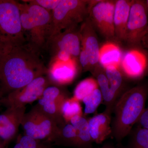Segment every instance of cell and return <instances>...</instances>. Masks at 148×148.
Segmentation results:
<instances>
[{
    "label": "cell",
    "mask_w": 148,
    "mask_h": 148,
    "mask_svg": "<svg viewBox=\"0 0 148 148\" xmlns=\"http://www.w3.org/2000/svg\"><path fill=\"white\" fill-rule=\"evenodd\" d=\"M60 111L63 119L66 123H70L75 117L84 115L80 102L73 97L66 98L62 103Z\"/></svg>",
    "instance_id": "7402d4cb"
},
{
    "label": "cell",
    "mask_w": 148,
    "mask_h": 148,
    "mask_svg": "<svg viewBox=\"0 0 148 148\" xmlns=\"http://www.w3.org/2000/svg\"><path fill=\"white\" fill-rule=\"evenodd\" d=\"M148 89L139 85L123 92L114 107L112 134L118 142L128 136L145 108Z\"/></svg>",
    "instance_id": "7a4b0ae2"
},
{
    "label": "cell",
    "mask_w": 148,
    "mask_h": 148,
    "mask_svg": "<svg viewBox=\"0 0 148 148\" xmlns=\"http://www.w3.org/2000/svg\"><path fill=\"white\" fill-rule=\"evenodd\" d=\"M76 130L77 143V148L92 147V142L90 137L88 119L84 115L76 116L72 119L70 122Z\"/></svg>",
    "instance_id": "ac0fdd59"
},
{
    "label": "cell",
    "mask_w": 148,
    "mask_h": 148,
    "mask_svg": "<svg viewBox=\"0 0 148 148\" xmlns=\"http://www.w3.org/2000/svg\"><path fill=\"white\" fill-rule=\"evenodd\" d=\"M26 110V107L7 108L0 114V139L5 145L17 135Z\"/></svg>",
    "instance_id": "8fae6325"
},
{
    "label": "cell",
    "mask_w": 148,
    "mask_h": 148,
    "mask_svg": "<svg viewBox=\"0 0 148 148\" xmlns=\"http://www.w3.org/2000/svg\"><path fill=\"white\" fill-rule=\"evenodd\" d=\"M0 42L7 46L26 44L17 1L0 0Z\"/></svg>",
    "instance_id": "5b68a950"
},
{
    "label": "cell",
    "mask_w": 148,
    "mask_h": 148,
    "mask_svg": "<svg viewBox=\"0 0 148 148\" xmlns=\"http://www.w3.org/2000/svg\"><path fill=\"white\" fill-rule=\"evenodd\" d=\"M46 49L52 57L61 51L69 53L74 58L79 56L81 50L79 29L77 27L68 29L51 37L47 43Z\"/></svg>",
    "instance_id": "30bf717a"
},
{
    "label": "cell",
    "mask_w": 148,
    "mask_h": 148,
    "mask_svg": "<svg viewBox=\"0 0 148 148\" xmlns=\"http://www.w3.org/2000/svg\"><path fill=\"white\" fill-rule=\"evenodd\" d=\"M115 3L108 1H90L89 18L92 25L107 38L115 37Z\"/></svg>",
    "instance_id": "9c48e42d"
},
{
    "label": "cell",
    "mask_w": 148,
    "mask_h": 148,
    "mask_svg": "<svg viewBox=\"0 0 148 148\" xmlns=\"http://www.w3.org/2000/svg\"><path fill=\"white\" fill-rule=\"evenodd\" d=\"M80 63L82 67L84 70H88L90 66L89 56L84 49L81 47L79 55Z\"/></svg>",
    "instance_id": "f546056e"
},
{
    "label": "cell",
    "mask_w": 148,
    "mask_h": 148,
    "mask_svg": "<svg viewBox=\"0 0 148 148\" xmlns=\"http://www.w3.org/2000/svg\"><path fill=\"white\" fill-rule=\"evenodd\" d=\"M93 74L96 77L98 87L102 93L106 110L113 113L114 107L118 98L111 89L105 71H102L101 69H97L93 71Z\"/></svg>",
    "instance_id": "e0dca14e"
},
{
    "label": "cell",
    "mask_w": 148,
    "mask_h": 148,
    "mask_svg": "<svg viewBox=\"0 0 148 148\" xmlns=\"http://www.w3.org/2000/svg\"><path fill=\"white\" fill-rule=\"evenodd\" d=\"M75 58L68 62L51 59L47 75L52 85L60 86L73 81L77 74Z\"/></svg>",
    "instance_id": "7c38bea8"
},
{
    "label": "cell",
    "mask_w": 148,
    "mask_h": 148,
    "mask_svg": "<svg viewBox=\"0 0 148 148\" xmlns=\"http://www.w3.org/2000/svg\"><path fill=\"white\" fill-rule=\"evenodd\" d=\"M6 145L3 142L2 140L0 139V148H5Z\"/></svg>",
    "instance_id": "836d02e7"
},
{
    "label": "cell",
    "mask_w": 148,
    "mask_h": 148,
    "mask_svg": "<svg viewBox=\"0 0 148 148\" xmlns=\"http://www.w3.org/2000/svg\"><path fill=\"white\" fill-rule=\"evenodd\" d=\"M36 105L44 113L53 119L58 126L66 122L61 115L60 104L40 98Z\"/></svg>",
    "instance_id": "44dd1931"
},
{
    "label": "cell",
    "mask_w": 148,
    "mask_h": 148,
    "mask_svg": "<svg viewBox=\"0 0 148 148\" xmlns=\"http://www.w3.org/2000/svg\"><path fill=\"white\" fill-rule=\"evenodd\" d=\"M52 85L47 75L37 78L20 89L14 90L0 99V103L7 108L26 107L38 100L47 88Z\"/></svg>",
    "instance_id": "52a82bcc"
},
{
    "label": "cell",
    "mask_w": 148,
    "mask_h": 148,
    "mask_svg": "<svg viewBox=\"0 0 148 148\" xmlns=\"http://www.w3.org/2000/svg\"><path fill=\"white\" fill-rule=\"evenodd\" d=\"M98 88V82L92 78H88L81 81L76 86L73 97L79 102L90 95Z\"/></svg>",
    "instance_id": "d4e9b609"
},
{
    "label": "cell",
    "mask_w": 148,
    "mask_h": 148,
    "mask_svg": "<svg viewBox=\"0 0 148 148\" xmlns=\"http://www.w3.org/2000/svg\"><path fill=\"white\" fill-rule=\"evenodd\" d=\"M53 143L59 145L77 147L76 130L71 123L65 122L59 126L58 133Z\"/></svg>",
    "instance_id": "ffe728a7"
},
{
    "label": "cell",
    "mask_w": 148,
    "mask_h": 148,
    "mask_svg": "<svg viewBox=\"0 0 148 148\" xmlns=\"http://www.w3.org/2000/svg\"><path fill=\"white\" fill-rule=\"evenodd\" d=\"M136 124L138 126L148 130V106L146 107Z\"/></svg>",
    "instance_id": "4dcf8cb0"
},
{
    "label": "cell",
    "mask_w": 148,
    "mask_h": 148,
    "mask_svg": "<svg viewBox=\"0 0 148 148\" xmlns=\"http://www.w3.org/2000/svg\"><path fill=\"white\" fill-rule=\"evenodd\" d=\"M61 0H25V2L36 5L42 8L52 12L59 4Z\"/></svg>",
    "instance_id": "f1b7e54d"
},
{
    "label": "cell",
    "mask_w": 148,
    "mask_h": 148,
    "mask_svg": "<svg viewBox=\"0 0 148 148\" xmlns=\"http://www.w3.org/2000/svg\"><path fill=\"white\" fill-rule=\"evenodd\" d=\"M47 70L39 54L25 45L7 46L0 59L1 98L47 75Z\"/></svg>",
    "instance_id": "6da1fadb"
},
{
    "label": "cell",
    "mask_w": 148,
    "mask_h": 148,
    "mask_svg": "<svg viewBox=\"0 0 148 148\" xmlns=\"http://www.w3.org/2000/svg\"><path fill=\"white\" fill-rule=\"evenodd\" d=\"M0 99H1V97H0Z\"/></svg>",
    "instance_id": "8d00e7d4"
},
{
    "label": "cell",
    "mask_w": 148,
    "mask_h": 148,
    "mask_svg": "<svg viewBox=\"0 0 148 148\" xmlns=\"http://www.w3.org/2000/svg\"><path fill=\"white\" fill-rule=\"evenodd\" d=\"M21 126L24 135L35 140L53 143L58 133L59 126L44 113L36 105L24 114Z\"/></svg>",
    "instance_id": "8992f818"
},
{
    "label": "cell",
    "mask_w": 148,
    "mask_h": 148,
    "mask_svg": "<svg viewBox=\"0 0 148 148\" xmlns=\"http://www.w3.org/2000/svg\"><path fill=\"white\" fill-rule=\"evenodd\" d=\"M90 148H115L114 147H112V146H109V145H105L103 146V147H98V148H93L91 147Z\"/></svg>",
    "instance_id": "e575fe53"
},
{
    "label": "cell",
    "mask_w": 148,
    "mask_h": 148,
    "mask_svg": "<svg viewBox=\"0 0 148 148\" xmlns=\"http://www.w3.org/2000/svg\"><path fill=\"white\" fill-rule=\"evenodd\" d=\"M13 148H50L42 141L24 135L19 138Z\"/></svg>",
    "instance_id": "83f0119b"
},
{
    "label": "cell",
    "mask_w": 148,
    "mask_h": 148,
    "mask_svg": "<svg viewBox=\"0 0 148 148\" xmlns=\"http://www.w3.org/2000/svg\"><path fill=\"white\" fill-rule=\"evenodd\" d=\"M103 101V96L99 88L94 90L87 97L83 100L84 104L85 115L93 113L97 110Z\"/></svg>",
    "instance_id": "484cf974"
},
{
    "label": "cell",
    "mask_w": 148,
    "mask_h": 148,
    "mask_svg": "<svg viewBox=\"0 0 148 148\" xmlns=\"http://www.w3.org/2000/svg\"><path fill=\"white\" fill-rule=\"evenodd\" d=\"M69 97L68 94L59 86L51 85L46 88L41 98L54 101L61 105L62 103Z\"/></svg>",
    "instance_id": "4316f807"
},
{
    "label": "cell",
    "mask_w": 148,
    "mask_h": 148,
    "mask_svg": "<svg viewBox=\"0 0 148 148\" xmlns=\"http://www.w3.org/2000/svg\"><path fill=\"white\" fill-rule=\"evenodd\" d=\"M148 27V9L147 2L132 1L125 40L132 45L140 43Z\"/></svg>",
    "instance_id": "ba28073f"
},
{
    "label": "cell",
    "mask_w": 148,
    "mask_h": 148,
    "mask_svg": "<svg viewBox=\"0 0 148 148\" xmlns=\"http://www.w3.org/2000/svg\"><path fill=\"white\" fill-rule=\"evenodd\" d=\"M132 1L118 0L115 3L114 26L115 36L125 40L127 21Z\"/></svg>",
    "instance_id": "2e32d148"
},
{
    "label": "cell",
    "mask_w": 148,
    "mask_h": 148,
    "mask_svg": "<svg viewBox=\"0 0 148 148\" xmlns=\"http://www.w3.org/2000/svg\"><path fill=\"white\" fill-rule=\"evenodd\" d=\"M90 3L85 0H61L52 12L50 38L65 30L77 27L87 18Z\"/></svg>",
    "instance_id": "277c9868"
},
{
    "label": "cell",
    "mask_w": 148,
    "mask_h": 148,
    "mask_svg": "<svg viewBox=\"0 0 148 148\" xmlns=\"http://www.w3.org/2000/svg\"><path fill=\"white\" fill-rule=\"evenodd\" d=\"M111 111L105 109L101 113L88 119L90 137L93 143H103L112 134V114Z\"/></svg>",
    "instance_id": "4fadbf2b"
},
{
    "label": "cell",
    "mask_w": 148,
    "mask_h": 148,
    "mask_svg": "<svg viewBox=\"0 0 148 148\" xmlns=\"http://www.w3.org/2000/svg\"><path fill=\"white\" fill-rule=\"evenodd\" d=\"M79 31L81 47L89 56L90 66H95L99 62L100 49L93 25L89 18L87 17L82 22Z\"/></svg>",
    "instance_id": "5bb4252c"
},
{
    "label": "cell",
    "mask_w": 148,
    "mask_h": 148,
    "mask_svg": "<svg viewBox=\"0 0 148 148\" xmlns=\"http://www.w3.org/2000/svg\"><path fill=\"white\" fill-rule=\"evenodd\" d=\"M122 58L120 49L113 43H107L100 49L99 62L104 69L110 66L119 67Z\"/></svg>",
    "instance_id": "d6986e66"
},
{
    "label": "cell",
    "mask_w": 148,
    "mask_h": 148,
    "mask_svg": "<svg viewBox=\"0 0 148 148\" xmlns=\"http://www.w3.org/2000/svg\"><path fill=\"white\" fill-rule=\"evenodd\" d=\"M18 2L21 27L27 47L36 53L45 49L51 34L52 12L22 1Z\"/></svg>",
    "instance_id": "3957f363"
},
{
    "label": "cell",
    "mask_w": 148,
    "mask_h": 148,
    "mask_svg": "<svg viewBox=\"0 0 148 148\" xmlns=\"http://www.w3.org/2000/svg\"><path fill=\"white\" fill-rule=\"evenodd\" d=\"M142 42L143 43L144 45L148 47V27L146 30L145 34L143 37Z\"/></svg>",
    "instance_id": "1f68e13d"
},
{
    "label": "cell",
    "mask_w": 148,
    "mask_h": 148,
    "mask_svg": "<svg viewBox=\"0 0 148 148\" xmlns=\"http://www.w3.org/2000/svg\"><path fill=\"white\" fill-rule=\"evenodd\" d=\"M128 135V148H148V129L137 125L132 128Z\"/></svg>",
    "instance_id": "603a6c76"
},
{
    "label": "cell",
    "mask_w": 148,
    "mask_h": 148,
    "mask_svg": "<svg viewBox=\"0 0 148 148\" xmlns=\"http://www.w3.org/2000/svg\"><path fill=\"white\" fill-rule=\"evenodd\" d=\"M105 74L108 80L111 89L118 98L120 97L123 84V78L119 67L110 66L104 69Z\"/></svg>",
    "instance_id": "cb8c5ba5"
},
{
    "label": "cell",
    "mask_w": 148,
    "mask_h": 148,
    "mask_svg": "<svg viewBox=\"0 0 148 148\" xmlns=\"http://www.w3.org/2000/svg\"><path fill=\"white\" fill-rule=\"evenodd\" d=\"M121 64L123 71L127 77L138 78L145 73L147 66V60L142 51L132 49L125 53Z\"/></svg>",
    "instance_id": "9a60e30c"
},
{
    "label": "cell",
    "mask_w": 148,
    "mask_h": 148,
    "mask_svg": "<svg viewBox=\"0 0 148 148\" xmlns=\"http://www.w3.org/2000/svg\"><path fill=\"white\" fill-rule=\"evenodd\" d=\"M7 46L5 45L2 42H0V59L2 57Z\"/></svg>",
    "instance_id": "d6a6232c"
},
{
    "label": "cell",
    "mask_w": 148,
    "mask_h": 148,
    "mask_svg": "<svg viewBox=\"0 0 148 148\" xmlns=\"http://www.w3.org/2000/svg\"><path fill=\"white\" fill-rule=\"evenodd\" d=\"M147 6L148 9V1H147Z\"/></svg>",
    "instance_id": "d590c367"
}]
</instances>
